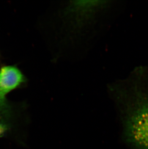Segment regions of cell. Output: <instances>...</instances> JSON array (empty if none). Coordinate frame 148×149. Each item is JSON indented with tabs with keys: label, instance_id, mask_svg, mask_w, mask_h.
Segmentation results:
<instances>
[{
	"label": "cell",
	"instance_id": "3957f363",
	"mask_svg": "<svg viewBox=\"0 0 148 149\" xmlns=\"http://www.w3.org/2000/svg\"><path fill=\"white\" fill-rule=\"evenodd\" d=\"M15 111L6 97L0 95V135L7 132L14 122Z\"/></svg>",
	"mask_w": 148,
	"mask_h": 149
},
{
	"label": "cell",
	"instance_id": "7a4b0ae2",
	"mask_svg": "<svg viewBox=\"0 0 148 149\" xmlns=\"http://www.w3.org/2000/svg\"><path fill=\"white\" fill-rule=\"evenodd\" d=\"M26 81L25 76L17 67H2L0 69V95L6 97L8 93L24 84Z\"/></svg>",
	"mask_w": 148,
	"mask_h": 149
},
{
	"label": "cell",
	"instance_id": "6da1fadb",
	"mask_svg": "<svg viewBox=\"0 0 148 149\" xmlns=\"http://www.w3.org/2000/svg\"><path fill=\"white\" fill-rule=\"evenodd\" d=\"M135 93L124 106V137L135 149H148V97L139 92Z\"/></svg>",
	"mask_w": 148,
	"mask_h": 149
}]
</instances>
